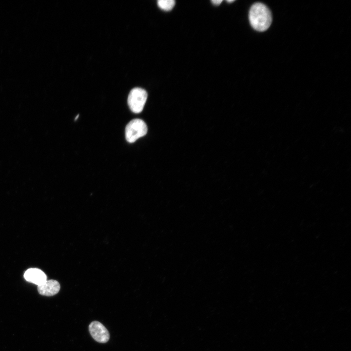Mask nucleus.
<instances>
[{"instance_id": "1", "label": "nucleus", "mask_w": 351, "mask_h": 351, "mask_svg": "<svg viewBox=\"0 0 351 351\" xmlns=\"http://www.w3.org/2000/svg\"><path fill=\"white\" fill-rule=\"evenodd\" d=\"M249 21L254 29L258 31H264L271 25L272 14L269 8L264 4L257 2L251 7Z\"/></svg>"}, {"instance_id": "2", "label": "nucleus", "mask_w": 351, "mask_h": 351, "mask_svg": "<svg viewBox=\"0 0 351 351\" xmlns=\"http://www.w3.org/2000/svg\"><path fill=\"white\" fill-rule=\"evenodd\" d=\"M147 130V125L143 120L138 118L133 119L126 126V139L129 143H133L145 136Z\"/></svg>"}, {"instance_id": "3", "label": "nucleus", "mask_w": 351, "mask_h": 351, "mask_svg": "<svg viewBox=\"0 0 351 351\" xmlns=\"http://www.w3.org/2000/svg\"><path fill=\"white\" fill-rule=\"evenodd\" d=\"M147 98L146 91L141 88L132 89L128 97V104L131 110L135 113H139L143 109Z\"/></svg>"}, {"instance_id": "4", "label": "nucleus", "mask_w": 351, "mask_h": 351, "mask_svg": "<svg viewBox=\"0 0 351 351\" xmlns=\"http://www.w3.org/2000/svg\"><path fill=\"white\" fill-rule=\"evenodd\" d=\"M89 330L92 337L99 343H106L110 338L109 333L104 325L98 321L92 322Z\"/></svg>"}, {"instance_id": "5", "label": "nucleus", "mask_w": 351, "mask_h": 351, "mask_svg": "<svg viewBox=\"0 0 351 351\" xmlns=\"http://www.w3.org/2000/svg\"><path fill=\"white\" fill-rule=\"evenodd\" d=\"M25 279L29 282L40 285L47 280L45 273L38 268H30L24 274Z\"/></svg>"}, {"instance_id": "6", "label": "nucleus", "mask_w": 351, "mask_h": 351, "mask_svg": "<svg viewBox=\"0 0 351 351\" xmlns=\"http://www.w3.org/2000/svg\"><path fill=\"white\" fill-rule=\"evenodd\" d=\"M60 287V285L57 281L53 279L47 280L42 284L38 286V291L41 295L52 296L58 292Z\"/></svg>"}, {"instance_id": "7", "label": "nucleus", "mask_w": 351, "mask_h": 351, "mask_svg": "<svg viewBox=\"0 0 351 351\" xmlns=\"http://www.w3.org/2000/svg\"><path fill=\"white\" fill-rule=\"evenodd\" d=\"M175 4L174 0H159L157 1L158 7L165 11L171 10Z\"/></svg>"}, {"instance_id": "8", "label": "nucleus", "mask_w": 351, "mask_h": 351, "mask_svg": "<svg viewBox=\"0 0 351 351\" xmlns=\"http://www.w3.org/2000/svg\"><path fill=\"white\" fill-rule=\"evenodd\" d=\"M222 0H212V2L215 5H219L221 2H222Z\"/></svg>"}, {"instance_id": "9", "label": "nucleus", "mask_w": 351, "mask_h": 351, "mask_svg": "<svg viewBox=\"0 0 351 351\" xmlns=\"http://www.w3.org/2000/svg\"><path fill=\"white\" fill-rule=\"evenodd\" d=\"M234 0H227V1L228 2H229V3H230V2H234Z\"/></svg>"}, {"instance_id": "10", "label": "nucleus", "mask_w": 351, "mask_h": 351, "mask_svg": "<svg viewBox=\"0 0 351 351\" xmlns=\"http://www.w3.org/2000/svg\"><path fill=\"white\" fill-rule=\"evenodd\" d=\"M78 117H79V115H78L76 117L75 119V120H77V119L78 118Z\"/></svg>"}]
</instances>
